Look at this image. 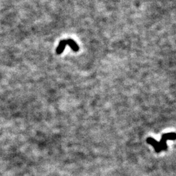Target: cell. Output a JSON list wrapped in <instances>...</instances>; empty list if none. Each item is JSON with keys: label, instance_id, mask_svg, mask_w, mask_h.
Segmentation results:
<instances>
[{"label": "cell", "instance_id": "6da1fadb", "mask_svg": "<svg viewBox=\"0 0 176 176\" xmlns=\"http://www.w3.org/2000/svg\"><path fill=\"white\" fill-rule=\"evenodd\" d=\"M176 138V134L174 133H170V134H166L165 135H163L162 140L160 142H158L155 141L151 138H149L147 139V142L148 143L151 144L153 146L155 147V151L157 152H160L162 150H166V142L167 140H173Z\"/></svg>", "mask_w": 176, "mask_h": 176}]
</instances>
